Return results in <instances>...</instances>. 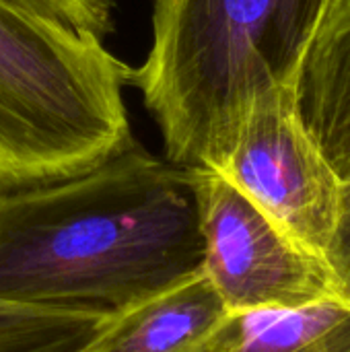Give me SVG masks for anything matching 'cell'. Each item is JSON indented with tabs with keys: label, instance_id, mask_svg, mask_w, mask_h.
Returning a JSON list of instances; mask_svg holds the SVG:
<instances>
[{
	"label": "cell",
	"instance_id": "obj_2",
	"mask_svg": "<svg viewBox=\"0 0 350 352\" xmlns=\"http://www.w3.org/2000/svg\"><path fill=\"white\" fill-rule=\"evenodd\" d=\"M338 0H153V39L128 72L165 159L217 169L252 101L297 85Z\"/></svg>",
	"mask_w": 350,
	"mask_h": 352
},
{
	"label": "cell",
	"instance_id": "obj_4",
	"mask_svg": "<svg viewBox=\"0 0 350 352\" xmlns=\"http://www.w3.org/2000/svg\"><path fill=\"white\" fill-rule=\"evenodd\" d=\"M202 241L200 268L229 314L344 297L330 266L206 167H190ZM349 299V297H347Z\"/></svg>",
	"mask_w": 350,
	"mask_h": 352
},
{
	"label": "cell",
	"instance_id": "obj_9",
	"mask_svg": "<svg viewBox=\"0 0 350 352\" xmlns=\"http://www.w3.org/2000/svg\"><path fill=\"white\" fill-rule=\"evenodd\" d=\"M66 340L58 309L0 301V352H62Z\"/></svg>",
	"mask_w": 350,
	"mask_h": 352
},
{
	"label": "cell",
	"instance_id": "obj_6",
	"mask_svg": "<svg viewBox=\"0 0 350 352\" xmlns=\"http://www.w3.org/2000/svg\"><path fill=\"white\" fill-rule=\"evenodd\" d=\"M227 307L202 268L109 311L68 352H186L200 342Z\"/></svg>",
	"mask_w": 350,
	"mask_h": 352
},
{
	"label": "cell",
	"instance_id": "obj_5",
	"mask_svg": "<svg viewBox=\"0 0 350 352\" xmlns=\"http://www.w3.org/2000/svg\"><path fill=\"white\" fill-rule=\"evenodd\" d=\"M212 171L324 258L342 179L305 126L295 85L270 87L252 101L225 159Z\"/></svg>",
	"mask_w": 350,
	"mask_h": 352
},
{
	"label": "cell",
	"instance_id": "obj_7",
	"mask_svg": "<svg viewBox=\"0 0 350 352\" xmlns=\"http://www.w3.org/2000/svg\"><path fill=\"white\" fill-rule=\"evenodd\" d=\"M301 118L340 179L350 177V0H338L303 60Z\"/></svg>",
	"mask_w": 350,
	"mask_h": 352
},
{
	"label": "cell",
	"instance_id": "obj_8",
	"mask_svg": "<svg viewBox=\"0 0 350 352\" xmlns=\"http://www.w3.org/2000/svg\"><path fill=\"white\" fill-rule=\"evenodd\" d=\"M186 352H350V299L229 314Z\"/></svg>",
	"mask_w": 350,
	"mask_h": 352
},
{
	"label": "cell",
	"instance_id": "obj_1",
	"mask_svg": "<svg viewBox=\"0 0 350 352\" xmlns=\"http://www.w3.org/2000/svg\"><path fill=\"white\" fill-rule=\"evenodd\" d=\"M200 262L188 169L138 142L74 175L0 184V301L116 311Z\"/></svg>",
	"mask_w": 350,
	"mask_h": 352
},
{
	"label": "cell",
	"instance_id": "obj_11",
	"mask_svg": "<svg viewBox=\"0 0 350 352\" xmlns=\"http://www.w3.org/2000/svg\"><path fill=\"white\" fill-rule=\"evenodd\" d=\"M324 260L330 266L342 295L350 299V177L340 182L336 221L324 252Z\"/></svg>",
	"mask_w": 350,
	"mask_h": 352
},
{
	"label": "cell",
	"instance_id": "obj_3",
	"mask_svg": "<svg viewBox=\"0 0 350 352\" xmlns=\"http://www.w3.org/2000/svg\"><path fill=\"white\" fill-rule=\"evenodd\" d=\"M128 72L103 39L0 0V184L74 175L136 142Z\"/></svg>",
	"mask_w": 350,
	"mask_h": 352
},
{
	"label": "cell",
	"instance_id": "obj_10",
	"mask_svg": "<svg viewBox=\"0 0 350 352\" xmlns=\"http://www.w3.org/2000/svg\"><path fill=\"white\" fill-rule=\"evenodd\" d=\"M41 16L60 21L80 33L105 39L116 27V0H12Z\"/></svg>",
	"mask_w": 350,
	"mask_h": 352
}]
</instances>
